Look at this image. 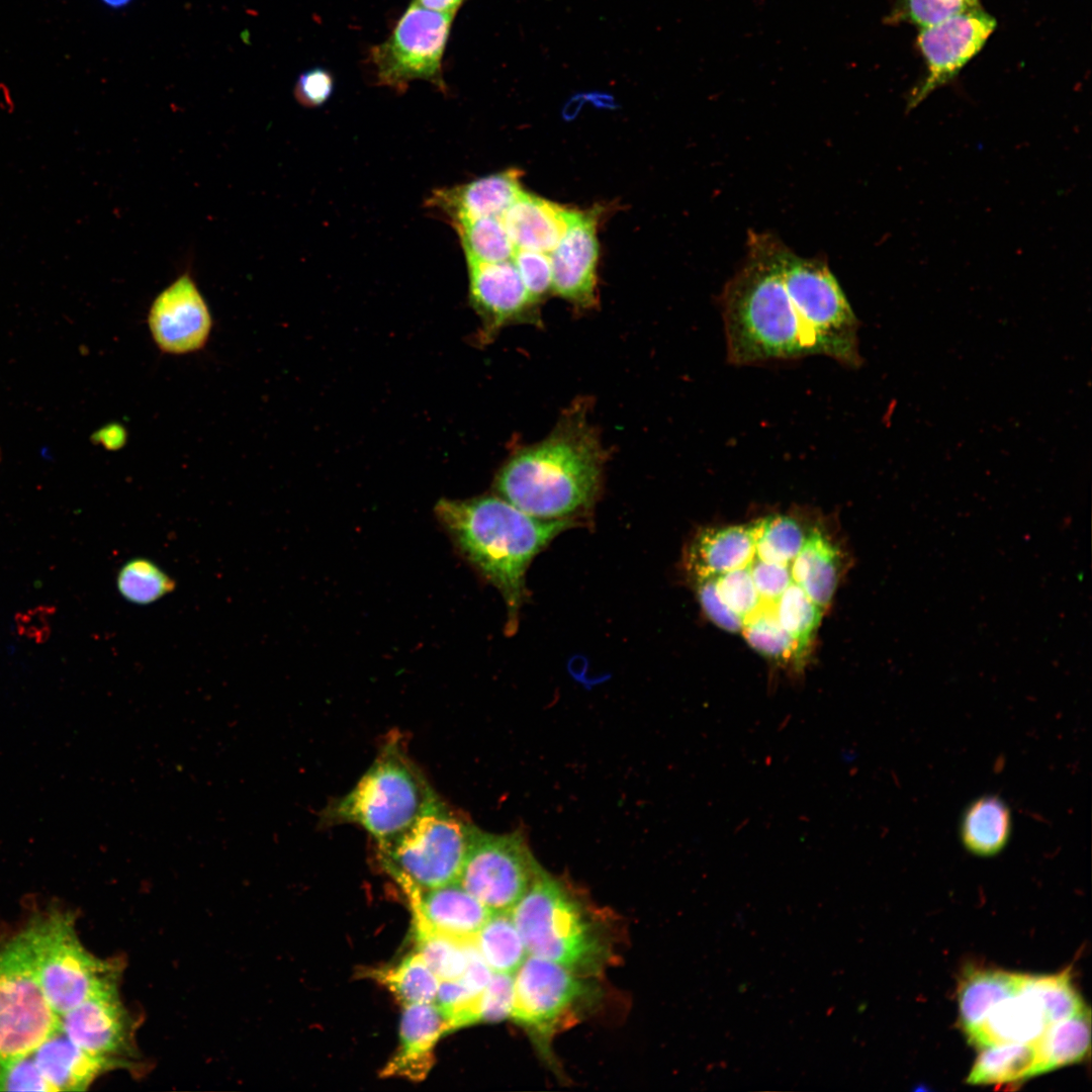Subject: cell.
I'll list each match as a JSON object with an SVG mask.
<instances>
[{"label":"cell","mask_w":1092,"mask_h":1092,"mask_svg":"<svg viewBox=\"0 0 1092 1092\" xmlns=\"http://www.w3.org/2000/svg\"><path fill=\"white\" fill-rule=\"evenodd\" d=\"M719 301L730 364L809 356L862 364L858 318L827 263L800 257L770 234L748 236L744 264Z\"/></svg>","instance_id":"cell-1"},{"label":"cell","mask_w":1092,"mask_h":1092,"mask_svg":"<svg viewBox=\"0 0 1092 1092\" xmlns=\"http://www.w3.org/2000/svg\"><path fill=\"white\" fill-rule=\"evenodd\" d=\"M586 412L584 402L572 404L546 438L513 453L495 475L497 495L544 520L571 519L588 509L607 452Z\"/></svg>","instance_id":"cell-2"},{"label":"cell","mask_w":1092,"mask_h":1092,"mask_svg":"<svg viewBox=\"0 0 1092 1092\" xmlns=\"http://www.w3.org/2000/svg\"><path fill=\"white\" fill-rule=\"evenodd\" d=\"M435 513L461 554L500 592L508 608L507 631L512 634L530 563L573 521L535 518L498 495L442 498Z\"/></svg>","instance_id":"cell-3"},{"label":"cell","mask_w":1092,"mask_h":1092,"mask_svg":"<svg viewBox=\"0 0 1092 1092\" xmlns=\"http://www.w3.org/2000/svg\"><path fill=\"white\" fill-rule=\"evenodd\" d=\"M439 802L426 777L393 737L382 745L355 787L330 802L320 823L361 826L378 844L399 835Z\"/></svg>","instance_id":"cell-4"},{"label":"cell","mask_w":1092,"mask_h":1092,"mask_svg":"<svg viewBox=\"0 0 1092 1092\" xmlns=\"http://www.w3.org/2000/svg\"><path fill=\"white\" fill-rule=\"evenodd\" d=\"M530 956L577 973L597 971L605 946L579 902L541 871L510 910Z\"/></svg>","instance_id":"cell-5"},{"label":"cell","mask_w":1092,"mask_h":1092,"mask_svg":"<svg viewBox=\"0 0 1092 1092\" xmlns=\"http://www.w3.org/2000/svg\"><path fill=\"white\" fill-rule=\"evenodd\" d=\"M22 933L40 987L58 1015L94 995L117 989L122 963L90 953L79 940L70 915L47 914Z\"/></svg>","instance_id":"cell-6"},{"label":"cell","mask_w":1092,"mask_h":1092,"mask_svg":"<svg viewBox=\"0 0 1092 1092\" xmlns=\"http://www.w3.org/2000/svg\"><path fill=\"white\" fill-rule=\"evenodd\" d=\"M472 824L441 801L394 838L377 844L382 866L395 880L422 889L458 880Z\"/></svg>","instance_id":"cell-7"},{"label":"cell","mask_w":1092,"mask_h":1092,"mask_svg":"<svg viewBox=\"0 0 1092 1092\" xmlns=\"http://www.w3.org/2000/svg\"><path fill=\"white\" fill-rule=\"evenodd\" d=\"M454 17L412 1L389 36L370 50L378 83L403 90L422 80L444 89L442 62Z\"/></svg>","instance_id":"cell-8"},{"label":"cell","mask_w":1092,"mask_h":1092,"mask_svg":"<svg viewBox=\"0 0 1092 1092\" xmlns=\"http://www.w3.org/2000/svg\"><path fill=\"white\" fill-rule=\"evenodd\" d=\"M58 1024L21 931L0 947V1055L30 1053Z\"/></svg>","instance_id":"cell-9"},{"label":"cell","mask_w":1092,"mask_h":1092,"mask_svg":"<svg viewBox=\"0 0 1092 1092\" xmlns=\"http://www.w3.org/2000/svg\"><path fill=\"white\" fill-rule=\"evenodd\" d=\"M542 871L518 832L472 825L457 882L492 912L510 911Z\"/></svg>","instance_id":"cell-10"},{"label":"cell","mask_w":1092,"mask_h":1092,"mask_svg":"<svg viewBox=\"0 0 1092 1092\" xmlns=\"http://www.w3.org/2000/svg\"><path fill=\"white\" fill-rule=\"evenodd\" d=\"M513 979L511 1018L540 1037L557 1031L590 996L581 975L535 956H528Z\"/></svg>","instance_id":"cell-11"},{"label":"cell","mask_w":1092,"mask_h":1092,"mask_svg":"<svg viewBox=\"0 0 1092 1092\" xmlns=\"http://www.w3.org/2000/svg\"><path fill=\"white\" fill-rule=\"evenodd\" d=\"M995 27V18L978 7L921 28L917 47L926 74L912 91L908 107L914 108L933 90L952 80L982 50Z\"/></svg>","instance_id":"cell-12"},{"label":"cell","mask_w":1092,"mask_h":1092,"mask_svg":"<svg viewBox=\"0 0 1092 1092\" xmlns=\"http://www.w3.org/2000/svg\"><path fill=\"white\" fill-rule=\"evenodd\" d=\"M59 1024L73 1042L112 1069L138 1067V1024L117 989L94 995L60 1014Z\"/></svg>","instance_id":"cell-13"},{"label":"cell","mask_w":1092,"mask_h":1092,"mask_svg":"<svg viewBox=\"0 0 1092 1092\" xmlns=\"http://www.w3.org/2000/svg\"><path fill=\"white\" fill-rule=\"evenodd\" d=\"M148 325L155 344L164 353L189 354L205 346L212 318L189 273H183L157 295L149 310Z\"/></svg>","instance_id":"cell-14"},{"label":"cell","mask_w":1092,"mask_h":1092,"mask_svg":"<svg viewBox=\"0 0 1092 1092\" xmlns=\"http://www.w3.org/2000/svg\"><path fill=\"white\" fill-rule=\"evenodd\" d=\"M469 299L482 322L483 340H491L513 324L541 326L537 304L529 295L512 260L468 263Z\"/></svg>","instance_id":"cell-15"},{"label":"cell","mask_w":1092,"mask_h":1092,"mask_svg":"<svg viewBox=\"0 0 1092 1092\" xmlns=\"http://www.w3.org/2000/svg\"><path fill=\"white\" fill-rule=\"evenodd\" d=\"M597 220L596 210H574L566 232L549 253L553 292L582 309L592 308L598 302Z\"/></svg>","instance_id":"cell-16"},{"label":"cell","mask_w":1092,"mask_h":1092,"mask_svg":"<svg viewBox=\"0 0 1092 1092\" xmlns=\"http://www.w3.org/2000/svg\"><path fill=\"white\" fill-rule=\"evenodd\" d=\"M396 882L410 900L416 931L430 930L462 942H474L492 912L457 881L431 889H422L406 880Z\"/></svg>","instance_id":"cell-17"},{"label":"cell","mask_w":1092,"mask_h":1092,"mask_svg":"<svg viewBox=\"0 0 1092 1092\" xmlns=\"http://www.w3.org/2000/svg\"><path fill=\"white\" fill-rule=\"evenodd\" d=\"M449 1031L448 1019L434 1003L405 1005L397 1051L380 1075L423 1080L433 1066L435 1045Z\"/></svg>","instance_id":"cell-18"},{"label":"cell","mask_w":1092,"mask_h":1092,"mask_svg":"<svg viewBox=\"0 0 1092 1092\" xmlns=\"http://www.w3.org/2000/svg\"><path fill=\"white\" fill-rule=\"evenodd\" d=\"M519 171L506 170L466 184L435 190L428 205L451 221L482 216L502 217L521 193Z\"/></svg>","instance_id":"cell-19"},{"label":"cell","mask_w":1092,"mask_h":1092,"mask_svg":"<svg viewBox=\"0 0 1092 1092\" xmlns=\"http://www.w3.org/2000/svg\"><path fill=\"white\" fill-rule=\"evenodd\" d=\"M573 213L522 190L502 220L516 249L549 254L566 232Z\"/></svg>","instance_id":"cell-20"},{"label":"cell","mask_w":1092,"mask_h":1092,"mask_svg":"<svg viewBox=\"0 0 1092 1092\" xmlns=\"http://www.w3.org/2000/svg\"><path fill=\"white\" fill-rule=\"evenodd\" d=\"M52 1091H81L111 1066L73 1042L60 1024L31 1052Z\"/></svg>","instance_id":"cell-21"},{"label":"cell","mask_w":1092,"mask_h":1092,"mask_svg":"<svg viewBox=\"0 0 1092 1092\" xmlns=\"http://www.w3.org/2000/svg\"><path fill=\"white\" fill-rule=\"evenodd\" d=\"M754 557L751 525L707 528L690 545L686 566L694 579L713 577L746 567Z\"/></svg>","instance_id":"cell-22"},{"label":"cell","mask_w":1092,"mask_h":1092,"mask_svg":"<svg viewBox=\"0 0 1092 1092\" xmlns=\"http://www.w3.org/2000/svg\"><path fill=\"white\" fill-rule=\"evenodd\" d=\"M1048 1026L1040 1005L1018 991L997 1003L967 1036L979 1049L1000 1043L1034 1042Z\"/></svg>","instance_id":"cell-23"},{"label":"cell","mask_w":1092,"mask_h":1092,"mask_svg":"<svg viewBox=\"0 0 1092 1092\" xmlns=\"http://www.w3.org/2000/svg\"><path fill=\"white\" fill-rule=\"evenodd\" d=\"M1024 974L969 967L958 988L960 1021L965 1033L973 1030L1000 1001L1016 994Z\"/></svg>","instance_id":"cell-24"},{"label":"cell","mask_w":1092,"mask_h":1092,"mask_svg":"<svg viewBox=\"0 0 1092 1092\" xmlns=\"http://www.w3.org/2000/svg\"><path fill=\"white\" fill-rule=\"evenodd\" d=\"M790 569L793 582L824 611L832 600L839 576V554L825 534L813 529Z\"/></svg>","instance_id":"cell-25"},{"label":"cell","mask_w":1092,"mask_h":1092,"mask_svg":"<svg viewBox=\"0 0 1092 1092\" xmlns=\"http://www.w3.org/2000/svg\"><path fill=\"white\" fill-rule=\"evenodd\" d=\"M1011 813L1006 803L993 795L978 798L963 813L960 836L966 849L979 856L1000 852L1010 839Z\"/></svg>","instance_id":"cell-26"},{"label":"cell","mask_w":1092,"mask_h":1092,"mask_svg":"<svg viewBox=\"0 0 1092 1092\" xmlns=\"http://www.w3.org/2000/svg\"><path fill=\"white\" fill-rule=\"evenodd\" d=\"M1036 1043H1000L981 1048L967 1082L972 1085H1012L1038 1076Z\"/></svg>","instance_id":"cell-27"},{"label":"cell","mask_w":1092,"mask_h":1092,"mask_svg":"<svg viewBox=\"0 0 1092 1092\" xmlns=\"http://www.w3.org/2000/svg\"><path fill=\"white\" fill-rule=\"evenodd\" d=\"M1091 1014L1087 1006L1050 1024L1035 1041L1039 1075L1079 1063L1090 1051Z\"/></svg>","instance_id":"cell-28"},{"label":"cell","mask_w":1092,"mask_h":1092,"mask_svg":"<svg viewBox=\"0 0 1092 1092\" xmlns=\"http://www.w3.org/2000/svg\"><path fill=\"white\" fill-rule=\"evenodd\" d=\"M474 945L495 974L514 976L529 956L510 911L491 912L476 934Z\"/></svg>","instance_id":"cell-29"},{"label":"cell","mask_w":1092,"mask_h":1092,"mask_svg":"<svg viewBox=\"0 0 1092 1092\" xmlns=\"http://www.w3.org/2000/svg\"><path fill=\"white\" fill-rule=\"evenodd\" d=\"M460 238L467 263H495L512 260L516 251L502 217L482 216L452 221Z\"/></svg>","instance_id":"cell-30"},{"label":"cell","mask_w":1092,"mask_h":1092,"mask_svg":"<svg viewBox=\"0 0 1092 1092\" xmlns=\"http://www.w3.org/2000/svg\"><path fill=\"white\" fill-rule=\"evenodd\" d=\"M772 608L778 622L796 643L802 669L824 611L795 582L787 587Z\"/></svg>","instance_id":"cell-31"},{"label":"cell","mask_w":1092,"mask_h":1092,"mask_svg":"<svg viewBox=\"0 0 1092 1092\" xmlns=\"http://www.w3.org/2000/svg\"><path fill=\"white\" fill-rule=\"evenodd\" d=\"M373 978L404 1006L434 1003L440 984L419 952L406 957L395 967L375 971Z\"/></svg>","instance_id":"cell-32"},{"label":"cell","mask_w":1092,"mask_h":1092,"mask_svg":"<svg viewBox=\"0 0 1092 1092\" xmlns=\"http://www.w3.org/2000/svg\"><path fill=\"white\" fill-rule=\"evenodd\" d=\"M772 606L763 603L759 610L744 620L741 632L747 643L760 655L799 671L801 667L796 643L778 622Z\"/></svg>","instance_id":"cell-33"},{"label":"cell","mask_w":1092,"mask_h":1092,"mask_svg":"<svg viewBox=\"0 0 1092 1092\" xmlns=\"http://www.w3.org/2000/svg\"><path fill=\"white\" fill-rule=\"evenodd\" d=\"M1018 991L1032 997L1040 1005L1049 1025L1079 1012L1086 1006L1073 984L1069 970L1054 975L1024 974Z\"/></svg>","instance_id":"cell-34"},{"label":"cell","mask_w":1092,"mask_h":1092,"mask_svg":"<svg viewBox=\"0 0 1092 1092\" xmlns=\"http://www.w3.org/2000/svg\"><path fill=\"white\" fill-rule=\"evenodd\" d=\"M755 557L790 565L801 550L806 535L800 524L790 516L770 515L751 525Z\"/></svg>","instance_id":"cell-35"},{"label":"cell","mask_w":1092,"mask_h":1092,"mask_svg":"<svg viewBox=\"0 0 1092 1092\" xmlns=\"http://www.w3.org/2000/svg\"><path fill=\"white\" fill-rule=\"evenodd\" d=\"M116 585L123 599L135 605H150L175 588L174 579L154 561L144 557L127 560L119 569Z\"/></svg>","instance_id":"cell-36"},{"label":"cell","mask_w":1092,"mask_h":1092,"mask_svg":"<svg viewBox=\"0 0 1092 1092\" xmlns=\"http://www.w3.org/2000/svg\"><path fill=\"white\" fill-rule=\"evenodd\" d=\"M419 953L440 981L459 979L474 942H462L430 930L417 931Z\"/></svg>","instance_id":"cell-37"},{"label":"cell","mask_w":1092,"mask_h":1092,"mask_svg":"<svg viewBox=\"0 0 1092 1092\" xmlns=\"http://www.w3.org/2000/svg\"><path fill=\"white\" fill-rule=\"evenodd\" d=\"M978 7L979 0H897L886 22L923 28Z\"/></svg>","instance_id":"cell-38"},{"label":"cell","mask_w":1092,"mask_h":1092,"mask_svg":"<svg viewBox=\"0 0 1092 1092\" xmlns=\"http://www.w3.org/2000/svg\"><path fill=\"white\" fill-rule=\"evenodd\" d=\"M716 589L725 605L744 620L759 610L763 602L752 580L749 567L715 576Z\"/></svg>","instance_id":"cell-39"},{"label":"cell","mask_w":1092,"mask_h":1092,"mask_svg":"<svg viewBox=\"0 0 1092 1092\" xmlns=\"http://www.w3.org/2000/svg\"><path fill=\"white\" fill-rule=\"evenodd\" d=\"M512 261L529 295L537 304H540L553 291L549 254L516 249Z\"/></svg>","instance_id":"cell-40"},{"label":"cell","mask_w":1092,"mask_h":1092,"mask_svg":"<svg viewBox=\"0 0 1092 1092\" xmlns=\"http://www.w3.org/2000/svg\"><path fill=\"white\" fill-rule=\"evenodd\" d=\"M0 1091H52L31 1053L0 1055Z\"/></svg>","instance_id":"cell-41"},{"label":"cell","mask_w":1092,"mask_h":1092,"mask_svg":"<svg viewBox=\"0 0 1092 1092\" xmlns=\"http://www.w3.org/2000/svg\"><path fill=\"white\" fill-rule=\"evenodd\" d=\"M789 566L757 557L748 565L754 585L764 604L774 605L793 582Z\"/></svg>","instance_id":"cell-42"},{"label":"cell","mask_w":1092,"mask_h":1092,"mask_svg":"<svg viewBox=\"0 0 1092 1092\" xmlns=\"http://www.w3.org/2000/svg\"><path fill=\"white\" fill-rule=\"evenodd\" d=\"M514 979L512 975L495 974L483 989L480 1002V1021H498L511 1017Z\"/></svg>","instance_id":"cell-43"},{"label":"cell","mask_w":1092,"mask_h":1092,"mask_svg":"<svg viewBox=\"0 0 1092 1092\" xmlns=\"http://www.w3.org/2000/svg\"><path fill=\"white\" fill-rule=\"evenodd\" d=\"M695 581L699 602L707 617L727 632H741L743 620L729 609L719 597L715 576L696 578Z\"/></svg>","instance_id":"cell-44"},{"label":"cell","mask_w":1092,"mask_h":1092,"mask_svg":"<svg viewBox=\"0 0 1092 1092\" xmlns=\"http://www.w3.org/2000/svg\"><path fill=\"white\" fill-rule=\"evenodd\" d=\"M334 79L323 68H312L299 75L294 86L297 101L307 107L323 105L332 95Z\"/></svg>","instance_id":"cell-45"},{"label":"cell","mask_w":1092,"mask_h":1092,"mask_svg":"<svg viewBox=\"0 0 1092 1092\" xmlns=\"http://www.w3.org/2000/svg\"><path fill=\"white\" fill-rule=\"evenodd\" d=\"M413 2L435 12L456 15L464 0H413Z\"/></svg>","instance_id":"cell-46"},{"label":"cell","mask_w":1092,"mask_h":1092,"mask_svg":"<svg viewBox=\"0 0 1092 1092\" xmlns=\"http://www.w3.org/2000/svg\"><path fill=\"white\" fill-rule=\"evenodd\" d=\"M588 96L592 98V100L596 104L604 105V106L614 105L613 98L611 96L607 95V94L592 93V94H588Z\"/></svg>","instance_id":"cell-47"},{"label":"cell","mask_w":1092,"mask_h":1092,"mask_svg":"<svg viewBox=\"0 0 1092 1092\" xmlns=\"http://www.w3.org/2000/svg\"><path fill=\"white\" fill-rule=\"evenodd\" d=\"M101 3L111 9L126 7L132 0H100Z\"/></svg>","instance_id":"cell-48"}]
</instances>
